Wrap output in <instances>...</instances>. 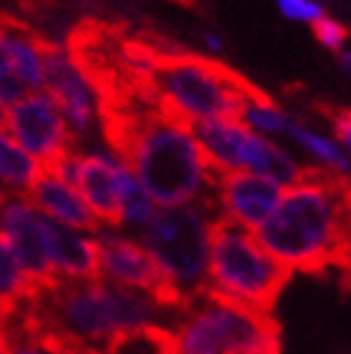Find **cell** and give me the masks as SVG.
Listing matches in <instances>:
<instances>
[{
  "instance_id": "7a4b0ae2",
  "label": "cell",
  "mask_w": 351,
  "mask_h": 354,
  "mask_svg": "<svg viewBox=\"0 0 351 354\" xmlns=\"http://www.w3.org/2000/svg\"><path fill=\"white\" fill-rule=\"evenodd\" d=\"M103 141L133 171L158 209L216 196V174L211 171L191 126L166 116L153 101L151 109L126 116H106Z\"/></svg>"
},
{
  "instance_id": "484cf974",
  "label": "cell",
  "mask_w": 351,
  "mask_h": 354,
  "mask_svg": "<svg viewBox=\"0 0 351 354\" xmlns=\"http://www.w3.org/2000/svg\"><path fill=\"white\" fill-rule=\"evenodd\" d=\"M329 118H331V129L336 133L339 143L349 151V158H351V109L329 111Z\"/></svg>"
},
{
  "instance_id": "9c48e42d",
  "label": "cell",
  "mask_w": 351,
  "mask_h": 354,
  "mask_svg": "<svg viewBox=\"0 0 351 354\" xmlns=\"http://www.w3.org/2000/svg\"><path fill=\"white\" fill-rule=\"evenodd\" d=\"M95 244H98L101 279L126 289H141L171 314L183 317L189 312L191 299L163 274L161 266L135 239L101 232L95 236Z\"/></svg>"
},
{
  "instance_id": "ffe728a7",
  "label": "cell",
  "mask_w": 351,
  "mask_h": 354,
  "mask_svg": "<svg viewBox=\"0 0 351 354\" xmlns=\"http://www.w3.org/2000/svg\"><path fill=\"white\" fill-rule=\"evenodd\" d=\"M286 136H291L294 141L301 143L311 156H316L319 161L324 164V169L334 171V174H341V176H351V158L339 149L336 143H331L329 138L319 136L316 131H309L306 126L294 123V121L289 123Z\"/></svg>"
},
{
  "instance_id": "6da1fadb",
  "label": "cell",
  "mask_w": 351,
  "mask_h": 354,
  "mask_svg": "<svg viewBox=\"0 0 351 354\" xmlns=\"http://www.w3.org/2000/svg\"><path fill=\"white\" fill-rule=\"evenodd\" d=\"M349 189L351 176L306 166L304 181L284 189L278 206L254 239L289 269L321 279L339 269L344 292H351Z\"/></svg>"
},
{
  "instance_id": "8fae6325",
  "label": "cell",
  "mask_w": 351,
  "mask_h": 354,
  "mask_svg": "<svg viewBox=\"0 0 351 354\" xmlns=\"http://www.w3.org/2000/svg\"><path fill=\"white\" fill-rule=\"evenodd\" d=\"M129 166L108 146H75L73 186L101 221V226L121 229V181Z\"/></svg>"
},
{
  "instance_id": "8992f818",
  "label": "cell",
  "mask_w": 351,
  "mask_h": 354,
  "mask_svg": "<svg viewBox=\"0 0 351 354\" xmlns=\"http://www.w3.org/2000/svg\"><path fill=\"white\" fill-rule=\"evenodd\" d=\"M294 269L274 259L254 234L218 214L209 229V269L206 284L214 292L271 314L291 281Z\"/></svg>"
},
{
  "instance_id": "30bf717a",
  "label": "cell",
  "mask_w": 351,
  "mask_h": 354,
  "mask_svg": "<svg viewBox=\"0 0 351 354\" xmlns=\"http://www.w3.org/2000/svg\"><path fill=\"white\" fill-rule=\"evenodd\" d=\"M6 133L35 158L41 169H50L75 146L61 111L46 91L26 93L8 106Z\"/></svg>"
},
{
  "instance_id": "4fadbf2b",
  "label": "cell",
  "mask_w": 351,
  "mask_h": 354,
  "mask_svg": "<svg viewBox=\"0 0 351 354\" xmlns=\"http://www.w3.org/2000/svg\"><path fill=\"white\" fill-rule=\"evenodd\" d=\"M214 194L221 206V216L254 234L278 206L284 196V186L249 171H231V174H216Z\"/></svg>"
},
{
  "instance_id": "83f0119b",
  "label": "cell",
  "mask_w": 351,
  "mask_h": 354,
  "mask_svg": "<svg viewBox=\"0 0 351 354\" xmlns=\"http://www.w3.org/2000/svg\"><path fill=\"white\" fill-rule=\"evenodd\" d=\"M203 46L209 48L211 53L214 55H218V53H223V41H221V35L218 33H203Z\"/></svg>"
},
{
  "instance_id": "ba28073f",
  "label": "cell",
  "mask_w": 351,
  "mask_h": 354,
  "mask_svg": "<svg viewBox=\"0 0 351 354\" xmlns=\"http://www.w3.org/2000/svg\"><path fill=\"white\" fill-rule=\"evenodd\" d=\"M43 91L55 101L75 146L86 149L93 146L98 133L103 136V126L108 116L106 93L86 61L78 58L70 48L48 43Z\"/></svg>"
},
{
  "instance_id": "d4e9b609",
  "label": "cell",
  "mask_w": 351,
  "mask_h": 354,
  "mask_svg": "<svg viewBox=\"0 0 351 354\" xmlns=\"http://www.w3.org/2000/svg\"><path fill=\"white\" fill-rule=\"evenodd\" d=\"M38 337H43L50 347L58 349L61 354H103L101 349H95L93 344H83V342L68 339V337H61V334H55V332H43V334H38Z\"/></svg>"
},
{
  "instance_id": "1f68e13d",
  "label": "cell",
  "mask_w": 351,
  "mask_h": 354,
  "mask_svg": "<svg viewBox=\"0 0 351 354\" xmlns=\"http://www.w3.org/2000/svg\"><path fill=\"white\" fill-rule=\"evenodd\" d=\"M0 196H3V191H0Z\"/></svg>"
},
{
  "instance_id": "603a6c76",
  "label": "cell",
  "mask_w": 351,
  "mask_h": 354,
  "mask_svg": "<svg viewBox=\"0 0 351 354\" xmlns=\"http://www.w3.org/2000/svg\"><path fill=\"white\" fill-rule=\"evenodd\" d=\"M311 28H314L316 41L321 43V46L331 48V50H339V48L346 43V38H349V30H346L341 23L331 21V18H319V21L311 23Z\"/></svg>"
},
{
  "instance_id": "f546056e",
  "label": "cell",
  "mask_w": 351,
  "mask_h": 354,
  "mask_svg": "<svg viewBox=\"0 0 351 354\" xmlns=\"http://www.w3.org/2000/svg\"><path fill=\"white\" fill-rule=\"evenodd\" d=\"M6 116H8V106L0 101V133L6 131Z\"/></svg>"
},
{
  "instance_id": "d6986e66",
  "label": "cell",
  "mask_w": 351,
  "mask_h": 354,
  "mask_svg": "<svg viewBox=\"0 0 351 354\" xmlns=\"http://www.w3.org/2000/svg\"><path fill=\"white\" fill-rule=\"evenodd\" d=\"M106 354H176V332L163 324H138L115 332L106 342Z\"/></svg>"
},
{
  "instance_id": "3957f363",
  "label": "cell",
  "mask_w": 351,
  "mask_h": 354,
  "mask_svg": "<svg viewBox=\"0 0 351 354\" xmlns=\"http://www.w3.org/2000/svg\"><path fill=\"white\" fill-rule=\"evenodd\" d=\"M28 309L41 334L55 332L83 344L108 342L115 332L155 324L171 314L135 289L106 279L81 281L63 277H55L53 284L28 299Z\"/></svg>"
},
{
  "instance_id": "5b68a950",
  "label": "cell",
  "mask_w": 351,
  "mask_h": 354,
  "mask_svg": "<svg viewBox=\"0 0 351 354\" xmlns=\"http://www.w3.org/2000/svg\"><path fill=\"white\" fill-rule=\"evenodd\" d=\"M176 354H281V324L206 284L178 324Z\"/></svg>"
},
{
  "instance_id": "277c9868",
  "label": "cell",
  "mask_w": 351,
  "mask_h": 354,
  "mask_svg": "<svg viewBox=\"0 0 351 354\" xmlns=\"http://www.w3.org/2000/svg\"><path fill=\"white\" fill-rule=\"evenodd\" d=\"M151 101L186 126L201 121H241V111L258 93L229 66L198 55H158L149 66Z\"/></svg>"
},
{
  "instance_id": "cb8c5ba5",
  "label": "cell",
  "mask_w": 351,
  "mask_h": 354,
  "mask_svg": "<svg viewBox=\"0 0 351 354\" xmlns=\"http://www.w3.org/2000/svg\"><path fill=\"white\" fill-rule=\"evenodd\" d=\"M278 8H281V13L291 21H319V18H324V8L314 3V0H276Z\"/></svg>"
},
{
  "instance_id": "5bb4252c",
  "label": "cell",
  "mask_w": 351,
  "mask_h": 354,
  "mask_svg": "<svg viewBox=\"0 0 351 354\" xmlns=\"http://www.w3.org/2000/svg\"><path fill=\"white\" fill-rule=\"evenodd\" d=\"M43 241H46L48 261L53 266L55 277L81 281L101 279L95 236L68 229L43 214Z\"/></svg>"
},
{
  "instance_id": "ac0fdd59",
  "label": "cell",
  "mask_w": 351,
  "mask_h": 354,
  "mask_svg": "<svg viewBox=\"0 0 351 354\" xmlns=\"http://www.w3.org/2000/svg\"><path fill=\"white\" fill-rule=\"evenodd\" d=\"M41 164L28 156L6 131L0 133V191L3 194L26 196L35 184V178L41 176Z\"/></svg>"
},
{
  "instance_id": "2e32d148",
  "label": "cell",
  "mask_w": 351,
  "mask_h": 354,
  "mask_svg": "<svg viewBox=\"0 0 351 354\" xmlns=\"http://www.w3.org/2000/svg\"><path fill=\"white\" fill-rule=\"evenodd\" d=\"M0 28H3V46H6L8 63H10L15 81L21 83L26 93L43 91L48 43H43L38 35H33L23 26H15V23L0 21Z\"/></svg>"
},
{
  "instance_id": "44dd1931",
  "label": "cell",
  "mask_w": 351,
  "mask_h": 354,
  "mask_svg": "<svg viewBox=\"0 0 351 354\" xmlns=\"http://www.w3.org/2000/svg\"><path fill=\"white\" fill-rule=\"evenodd\" d=\"M155 209L158 206L151 201V196L138 184V178L133 176V171L129 169L121 181V226L143 229L153 218Z\"/></svg>"
},
{
  "instance_id": "9a60e30c",
  "label": "cell",
  "mask_w": 351,
  "mask_h": 354,
  "mask_svg": "<svg viewBox=\"0 0 351 354\" xmlns=\"http://www.w3.org/2000/svg\"><path fill=\"white\" fill-rule=\"evenodd\" d=\"M26 196L38 212L50 216L58 224L68 226V229H75V232L81 234H91V236H98L103 232L101 221L88 209V204L83 201L78 189L66 184L63 178L55 176L53 171L43 169L41 176L35 178V184L30 186V191H28Z\"/></svg>"
},
{
  "instance_id": "7c38bea8",
  "label": "cell",
  "mask_w": 351,
  "mask_h": 354,
  "mask_svg": "<svg viewBox=\"0 0 351 354\" xmlns=\"http://www.w3.org/2000/svg\"><path fill=\"white\" fill-rule=\"evenodd\" d=\"M0 232L10 239L23 272L38 292L53 284L55 272L48 261L46 241H43V214L28 201V196L18 194L0 196Z\"/></svg>"
},
{
  "instance_id": "7402d4cb",
  "label": "cell",
  "mask_w": 351,
  "mask_h": 354,
  "mask_svg": "<svg viewBox=\"0 0 351 354\" xmlns=\"http://www.w3.org/2000/svg\"><path fill=\"white\" fill-rule=\"evenodd\" d=\"M21 95H26V91L21 88V83L15 81L13 71H10L6 46H3V28H0V101L6 103V106H10V103H15Z\"/></svg>"
},
{
  "instance_id": "4dcf8cb0",
  "label": "cell",
  "mask_w": 351,
  "mask_h": 354,
  "mask_svg": "<svg viewBox=\"0 0 351 354\" xmlns=\"http://www.w3.org/2000/svg\"><path fill=\"white\" fill-rule=\"evenodd\" d=\"M341 63H344L346 68L351 71V50H346V53H344V58H341Z\"/></svg>"
},
{
  "instance_id": "f1b7e54d",
  "label": "cell",
  "mask_w": 351,
  "mask_h": 354,
  "mask_svg": "<svg viewBox=\"0 0 351 354\" xmlns=\"http://www.w3.org/2000/svg\"><path fill=\"white\" fill-rule=\"evenodd\" d=\"M0 354H10V342H8V334L3 327H0Z\"/></svg>"
},
{
  "instance_id": "52a82bcc",
  "label": "cell",
  "mask_w": 351,
  "mask_h": 354,
  "mask_svg": "<svg viewBox=\"0 0 351 354\" xmlns=\"http://www.w3.org/2000/svg\"><path fill=\"white\" fill-rule=\"evenodd\" d=\"M216 204V196H209L196 204L155 209L153 218L141 229L138 244L191 301L206 286L209 229L216 218H211Z\"/></svg>"
},
{
  "instance_id": "e0dca14e",
  "label": "cell",
  "mask_w": 351,
  "mask_h": 354,
  "mask_svg": "<svg viewBox=\"0 0 351 354\" xmlns=\"http://www.w3.org/2000/svg\"><path fill=\"white\" fill-rule=\"evenodd\" d=\"M35 294L38 289L23 272L10 239L0 232V327H6V322Z\"/></svg>"
},
{
  "instance_id": "4316f807",
  "label": "cell",
  "mask_w": 351,
  "mask_h": 354,
  "mask_svg": "<svg viewBox=\"0 0 351 354\" xmlns=\"http://www.w3.org/2000/svg\"><path fill=\"white\" fill-rule=\"evenodd\" d=\"M10 354H61V352L50 347L43 337H30V339L10 342Z\"/></svg>"
}]
</instances>
